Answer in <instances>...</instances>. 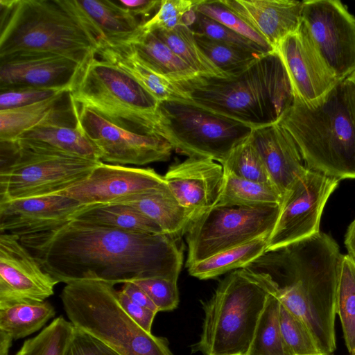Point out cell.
Wrapping results in <instances>:
<instances>
[{
    "instance_id": "obj_1",
    "label": "cell",
    "mask_w": 355,
    "mask_h": 355,
    "mask_svg": "<svg viewBox=\"0 0 355 355\" xmlns=\"http://www.w3.org/2000/svg\"><path fill=\"white\" fill-rule=\"evenodd\" d=\"M44 271L66 284L98 279L115 285L137 279L178 281L181 238L135 233L72 218L15 234Z\"/></svg>"
},
{
    "instance_id": "obj_2",
    "label": "cell",
    "mask_w": 355,
    "mask_h": 355,
    "mask_svg": "<svg viewBox=\"0 0 355 355\" xmlns=\"http://www.w3.org/2000/svg\"><path fill=\"white\" fill-rule=\"evenodd\" d=\"M343 254L336 241L318 232L266 251L247 267L267 273L277 284L281 304L309 329L322 354L336 348V295Z\"/></svg>"
},
{
    "instance_id": "obj_3",
    "label": "cell",
    "mask_w": 355,
    "mask_h": 355,
    "mask_svg": "<svg viewBox=\"0 0 355 355\" xmlns=\"http://www.w3.org/2000/svg\"><path fill=\"white\" fill-rule=\"evenodd\" d=\"M178 84L194 104L252 129L278 123L295 100L289 76L276 50L238 76H197Z\"/></svg>"
},
{
    "instance_id": "obj_4",
    "label": "cell",
    "mask_w": 355,
    "mask_h": 355,
    "mask_svg": "<svg viewBox=\"0 0 355 355\" xmlns=\"http://www.w3.org/2000/svg\"><path fill=\"white\" fill-rule=\"evenodd\" d=\"M278 123L308 168L338 180L355 179V129L345 79L312 103L295 98Z\"/></svg>"
},
{
    "instance_id": "obj_5",
    "label": "cell",
    "mask_w": 355,
    "mask_h": 355,
    "mask_svg": "<svg viewBox=\"0 0 355 355\" xmlns=\"http://www.w3.org/2000/svg\"><path fill=\"white\" fill-rule=\"evenodd\" d=\"M98 44L70 0H0V58L50 53L83 64Z\"/></svg>"
},
{
    "instance_id": "obj_6",
    "label": "cell",
    "mask_w": 355,
    "mask_h": 355,
    "mask_svg": "<svg viewBox=\"0 0 355 355\" xmlns=\"http://www.w3.org/2000/svg\"><path fill=\"white\" fill-rule=\"evenodd\" d=\"M272 288L269 275L248 267L226 276L202 304L205 316L196 351L203 355H247Z\"/></svg>"
},
{
    "instance_id": "obj_7",
    "label": "cell",
    "mask_w": 355,
    "mask_h": 355,
    "mask_svg": "<svg viewBox=\"0 0 355 355\" xmlns=\"http://www.w3.org/2000/svg\"><path fill=\"white\" fill-rule=\"evenodd\" d=\"M72 324L119 355H173L165 338L140 327L125 311L114 285L98 279L66 284L60 294Z\"/></svg>"
},
{
    "instance_id": "obj_8",
    "label": "cell",
    "mask_w": 355,
    "mask_h": 355,
    "mask_svg": "<svg viewBox=\"0 0 355 355\" xmlns=\"http://www.w3.org/2000/svg\"><path fill=\"white\" fill-rule=\"evenodd\" d=\"M70 92L76 104L114 124L158 136L160 102L132 76L96 53L83 64Z\"/></svg>"
},
{
    "instance_id": "obj_9",
    "label": "cell",
    "mask_w": 355,
    "mask_h": 355,
    "mask_svg": "<svg viewBox=\"0 0 355 355\" xmlns=\"http://www.w3.org/2000/svg\"><path fill=\"white\" fill-rule=\"evenodd\" d=\"M0 202L55 195L86 179L102 162L0 142Z\"/></svg>"
},
{
    "instance_id": "obj_10",
    "label": "cell",
    "mask_w": 355,
    "mask_h": 355,
    "mask_svg": "<svg viewBox=\"0 0 355 355\" xmlns=\"http://www.w3.org/2000/svg\"><path fill=\"white\" fill-rule=\"evenodd\" d=\"M252 128L202 108L191 101L160 102L158 136L178 153L205 157L222 164L246 140Z\"/></svg>"
},
{
    "instance_id": "obj_11",
    "label": "cell",
    "mask_w": 355,
    "mask_h": 355,
    "mask_svg": "<svg viewBox=\"0 0 355 355\" xmlns=\"http://www.w3.org/2000/svg\"><path fill=\"white\" fill-rule=\"evenodd\" d=\"M281 205L215 206L195 218L187 232V267L220 252L270 236Z\"/></svg>"
},
{
    "instance_id": "obj_12",
    "label": "cell",
    "mask_w": 355,
    "mask_h": 355,
    "mask_svg": "<svg viewBox=\"0 0 355 355\" xmlns=\"http://www.w3.org/2000/svg\"><path fill=\"white\" fill-rule=\"evenodd\" d=\"M338 180L308 168L283 196L266 251L279 249L320 232L324 207Z\"/></svg>"
},
{
    "instance_id": "obj_13",
    "label": "cell",
    "mask_w": 355,
    "mask_h": 355,
    "mask_svg": "<svg viewBox=\"0 0 355 355\" xmlns=\"http://www.w3.org/2000/svg\"><path fill=\"white\" fill-rule=\"evenodd\" d=\"M302 23L339 80L355 73V17L341 1H303Z\"/></svg>"
},
{
    "instance_id": "obj_14",
    "label": "cell",
    "mask_w": 355,
    "mask_h": 355,
    "mask_svg": "<svg viewBox=\"0 0 355 355\" xmlns=\"http://www.w3.org/2000/svg\"><path fill=\"white\" fill-rule=\"evenodd\" d=\"M77 105L78 125L100 150L101 162L142 166L170 159L173 148L164 138L130 131L85 106Z\"/></svg>"
},
{
    "instance_id": "obj_15",
    "label": "cell",
    "mask_w": 355,
    "mask_h": 355,
    "mask_svg": "<svg viewBox=\"0 0 355 355\" xmlns=\"http://www.w3.org/2000/svg\"><path fill=\"white\" fill-rule=\"evenodd\" d=\"M58 283L16 235L0 233V309L19 302H44L53 295Z\"/></svg>"
},
{
    "instance_id": "obj_16",
    "label": "cell",
    "mask_w": 355,
    "mask_h": 355,
    "mask_svg": "<svg viewBox=\"0 0 355 355\" xmlns=\"http://www.w3.org/2000/svg\"><path fill=\"white\" fill-rule=\"evenodd\" d=\"M289 76L295 98L312 103L323 97L339 81L301 24L275 49Z\"/></svg>"
},
{
    "instance_id": "obj_17",
    "label": "cell",
    "mask_w": 355,
    "mask_h": 355,
    "mask_svg": "<svg viewBox=\"0 0 355 355\" xmlns=\"http://www.w3.org/2000/svg\"><path fill=\"white\" fill-rule=\"evenodd\" d=\"M83 64L50 53H19L0 58V91L71 90Z\"/></svg>"
},
{
    "instance_id": "obj_18",
    "label": "cell",
    "mask_w": 355,
    "mask_h": 355,
    "mask_svg": "<svg viewBox=\"0 0 355 355\" xmlns=\"http://www.w3.org/2000/svg\"><path fill=\"white\" fill-rule=\"evenodd\" d=\"M166 184L153 168L101 162L83 181L55 195L67 196L89 205L109 204L118 199Z\"/></svg>"
},
{
    "instance_id": "obj_19",
    "label": "cell",
    "mask_w": 355,
    "mask_h": 355,
    "mask_svg": "<svg viewBox=\"0 0 355 355\" xmlns=\"http://www.w3.org/2000/svg\"><path fill=\"white\" fill-rule=\"evenodd\" d=\"M164 178L194 220L216 206L223 186L224 172L222 165L211 159L189 157L171 165Z\"/></svg>"
},
{
    "instance_id": "obj_20",
    "label": "cell",
    "mask_w": 355,
    "mask_h": 355,
    "mask_svg": "<svg viewBox=\"0 0 355 355\" xmlns=\"http://www.w3.org/2000/svg\"><path fill=\"white\" fill-rule=\"evenodd\" d=\"M249 138L272 184L284 196L308 169L295 141L279 123L253 129Z\"/></svg>"
},
{
    "instance_id": "obj_21",
    "label": "cell",
    "mask_w": 355,
    "mask_h": 355,
    "mask_svg": "<svg viewBox=\"0 0 355 355\" xmlns=\"http://www.w3.org/2000/svg\"><path fill=\"white\" fill-rule=\"evenodd\" d=\"M257 31L275 50L302 24L303 1L219 0Z\"/></svg>"
},
{
    "instance_id": "obj_22",
    "label": "cell",
    "mask_w": 355,
    "mask_h": 355,
    "mask_svg": "<svg viewBox=\"0 0 355 355\" xmlns=\"http://www.w3.org/2000/svg\"><path fill=\"white\" fill-rule=\"evenodd\" d=\"M47 124L78 125V105L70 90L28 105L0 110V142L14 141L24 132Z\"/></svg>"
},
{
    "instance_id": "obj_23",
    "label": "cell",
    "mask_w": 355,
    "mask_h": 355,
    "mask_svg": "<svg viewBox=\"0 0 355 355\" xmlns=\"http://www.w3.org/2000/svg\"><path fill=\"white\" fill-rule=\"evenodd\" d=\"M86 206L73 198L59 195L0 202V233L15 234L64 220Z\"/></svg>"
},
{
    "instance_id": "obj_24",
    "label": "cell",
    "mask_w": 355,
    "mask_h": 355,
    "mask_svg": "<svg viewBox=\"0 0 355 355\" xmlns=\"http://www.w3.org/2000/svg\"><path fill=\"white\" fill-rule=\"evenodd\" d=\"M96 54L127 72L159 102L190 101L178 83L153 71L125 42L101 40Z\"/></svg>"
},
{
    "instance_id": "obj_25",
    "label": "cell",
    "mask_w": 355,
    "mask_h": 355,
    "mask_svg": "<svg viewBox=\"0 0 355 355\" xmlns=\"http://www.w3.org/2000/svg\"><path fill=\"white\" fill-rule=\"evenodd\" d=\"M111 203L129 206L156 223L162 232L181 238L193 220L191 212L182 206L165 185L132 194Z\"/></svg>"
},
{
    "instance_id": "obj_26",
    "label": "cell",
    "mask_w": 355,
    "mask_h": 355,
    "mask_svg": "<svg viewBox=\"0 0 355 355\" xmlns=\"http://www.w3.org/2000/svg\"><path fill=\"white\" fill-rule=\"evenodd\" d=\"M80 19L101 40L125 42L135 35L142 23L129 11L110 0H70Z\"/></svg>"
},
{
    "instance_id": "obj_27",
    "label": "cell",
    "mask_w": 355,
    "mask_h": 355,
    "mask_svg": "<svg viewBox=\"0 0 355 355\" xmlns=\"http://www.w3.org/2000/svg\"><path fill=\"white\" fill-rule=\"evenodd\" d=\"M41 150L101 161V152L77 126L47 124L33 128L14 141Z\"/></svg>"
},
{
    "instance_id": "obj_28",
    "label": "cell",
    "mask_w": 355,
    "mask_h": 355,
    "mask_svg": "<svg viewBox=\"0 0 355 355\" xmlns=\"http://www.w3.org/2000/svg\"><path fill=\"white\" fill-rule=\"evenodd\" d=\"M122 42L129 44L153 71L173 83L187 81L198 76L153 32L139 28L135 35Z\"/></svg>"
},
{
    "instance_id": "obj_29",
    "label": "cell",
    "mask_w": 355,
    "mask_h": 355,
    "mask_svg": "<svg viewBox=\"0 0 355 355\" xmlns=\"http://www.w3.org/2000/svg\"><path fill=\"white\" fill-rule=\"evenodd\" d=\"M71 218L85 223L130 232L160 234V227L136 209L122 204H94Z\"/></svg>"
},
{
    "instance_id": "obj_30",
    "label": "cell",
    "mask_w": 355,
    "mask_h": 355,
    "mask_svg": "<svg viewBox=\"0 0 355 355\" xmlns=\"http://www.w3.org/2000/svg\"><path fill=\"white\" fill-rule=\"evenodd\" d=\"M268 238L269 236H265L220 252L191 265L187 268L188 272L199 279H208L243 268L266 252Z\"/></svg>"
},
{
    "instance_id": "obj_31",
    "label": "cell",
    "mask_w": 355,
    "mask_h": 355,
    "mask_svg": "<svg viewBox=\"0 0 355 355\" xmlns=\"http://www.w3.org/2000/svg\"><path fill=\"white\" fill-rule=\"evenodd\" d=\"M47 301L19 302L0 309V331L13 340L24 338L37 331L55 315Z\"/></svg>"
},
{
    "instance_id": "obj_32",
    "label": "cell",
    "mask_w": 355,
    "mask_h": 355,
    "mask_svg": "<svg viewBox=\"0 0 355 355\" xmlns=\"http://www.w3.org/2000/svg\"><path fill=\"white\" fill-rule=\"evenodd\" d=\"M282 195L269 184L250 181L230 173H224L222 191L218 207H257L281 205Z\"/></svg>"
},
{
    "instance_id": "obj_33",
    "label": "cell",
    "mask_w": 355,
    "mask_h": 355,
    "mask_svg": "<svg viewBox=\"0 0 355 355\" xmlns=\"http://www.w3.org/2000/svg\"><path fill=\"white\" fill-rule=\"evenodd\" d=\"M199 76L227 78L198 44L193 31L187 25L153 32Z\"/></svg>"
},
{
    "instance_id": "obj_34",
    "label": "cell",
    "mask_w": 355,
    "mask_h": 355,
    "mask_svg": "<svg viewBox=\"0 0 355 355\" xmlns=\"http://www.w3.org/2000/svg\"><path fill=\"white\" fill-rule=\"evenodd\" d=\"M276 289L277 284L273 281L272 291L258 320L247 355H291L282 334L281 302Z\"/></svg>"
},
{
    "instance_id": "obj_35",
    "label": "cell",
    "mask_w": 355,
    "mask_h": 355,
    "mask_svg": "<svg viewBox=\"0 0 355 355\" xmlns=\"http://www.w3.org/2000/svg\"><path fill=\"white\" fill-rule=\"evenodd\" d=\"M336 313L339 315L346 347L355 354V261L343 254L336 295Z\"/></svg>"
},
{
    "instance_id": "obj_36",
    "label": "cell",
    "mask_w": 355,
    "mask_h": 355,
    "mask_svg": "<svg viewBox=\"0 0 355 355\" xmlns=\"http://www.w3.org/2000/svg\"><path fill=\"white\" fill-rule=\"evenodd\" d=\"M194 35L200 49L227 78L241 74L266 54L217 41L203 34L194 33Z\"/></svg>"
},
{
    "instance_id": "obj_37",
    "label": "cell",
    "mask_w": 355,
    "mask_h": 355,
    "mask_svg": "<svg viewBox=\"0 0 355 355\" xmlns=\"http://www.w3.org/2000/svg\"><path fill=\"white\" fill-rule=\"evenodd\" d=\"M74 330L70 321L59 316L37 335L26 340L15 355H64Z\"/></svg>"
},
{
    "instance_id": "obj_38",
    "label": "cell",
    "mask_w": 355,
    "mask_h": 355,
    "mask_svg": "<svg viewBox=\"0 0 355 355\" xmlns=\"http://www.w3.org/2000/svg\"><path fill=\"white\" fill-rule=\"evenodd\" d=\"M249 137L236 146L220 164L224 173L232 174L252 182L274 185Z\"/></svg>"
},
{
    "instance_id": "obj_39",
    "label": "cell",
    "mask_w": 355,
    "mask_h": 355,
    "mask_svg": "<svg viewBox=\"0 0 355 355\" xmlns=\"http://www.w3.org/2000/svg\"><path fill=\"white\" fill-rule=\"evenodd\" d=\"M195 9L198 12L253 41L268 51H275L263 37L219 0H199Z\"/></svg>"
},
{
    "instance_id": "obj_40",
    "label": "cell",
    "mask_w": 355,
    "mask_h": 355,
    "mask_svg": "<svg viewBox=\"0 0 355 355\" xmlns=\"http://www.w3.org/2000/svg\"><path fill=\"white\" fill-rule=\"evenodd\" d=\"M280 326L284 343L291 355L322 354L304 323L282 304Z\"/></svg>"
},
{
    "instance_id": "obj_41",
    "label": "cell",
    "mask_w": 355,
    "mask_h": 355,
    "mask_svg": "<svg viewBox=\"0 0 355 355\" xmlns=\"http://www.w3.org/2000/svg\"><path fill=\"white\" fill-rule=\"evenodd\" d=\"M199 0H162L157 12L140 30L146 32L171 30L184 24L187 15L198 4Z\"/></svg>"
},
{
    "instance_id": "obj_42",
    "label": "cell",
    "mask_w": 355,
    "mask_h": 355,
    "mask_svg": "<svg viewBox=\"0 0 355 355\" xmlns=\"http://www.w3.org/2000/svg\"><path fill=\"white\" fill-rule=\"evenodd\" d=\"M190 28L195 33L203 34L217 41L254 52L270 53L253 41L235 33L219 22L196 10V19Z\"/></svg>"
},
{
    "instance_id": "obj_43",
    "label": "cell",
    "mask_w": 355,
    "mask_h": 355,
    "mask_svg": "<svg viewBox=\"0 0 355 355\" xmlns=\"http://www.w3.org/2000/svg\"><path fill=\"white\" fill-rule=\"evenodd\" d=\"M131 282L147 293L158 311H171L178 306L177 281L155 277L137 279Z\"/></svg>"
},
{
    "instance_id": "obj_44",
    "label": "cell",
    "mask_w": 355,
    "mask_h": 355,
    "mask_svg": "<svg viewBox=\"0 0 355 355\" xmlns=\"http://www.w3.org/2000/svg\"><path fill=\"white\" fill-rule=\"evenodd\" d=\"M64 90L19 88L0 91V110L28 105L51 98Z\"/></svg>"
},
{
    "instance_id": "obj_45",
    "label": "cell",
    "mask_w": 355,
    "mask_h": 355,
    "mask_svg": "<svg viewBox=\"0 0 355 355\" xmlns=\"http://www.w3.org/2000/svg\"><path fill=\"white\" fill-rule=\"evenodd\" d=\"M64 355H119L105 344L75 327Z\"/></svg>"
},
{
    "instance_id": "obj_46",
    "label": "cell",
    "mask_w": 355,
    "mask_h": 355,
    "mask_svg": "<svg viewBox=\"0 0 355 355\" xmlns=\"http://www.w3.org/2000/svg\"><path fill=\"white\" fill-rule=\"evenodd\" d=\"M119 300L125 311L140 327L151 332L152 324L157 312L132 302L123 291H118Z\"/></svg>"
},
{
    "instance_id": "obj_47",
    "label": "cell",
    "mask_w": 355,
    "mask_h": 355,
    "mask_svg": "<svg viewBox=\"0 0 355 355\" xmlns=\"http://www.w3.org/2000/svg\"><path fill=\"white\" fill-rule=\"evenodd\" d=\"M116 2L129 11L133 16L141 17L144 24L150 19V16L158 10L161 1L157 0H115ZM142 24V25H143Z\"/></svg>"
},
{
    "instance_id": "obj_48",
    "label": "cell",
    "mask_w": 355,
    "mask_h": 355,
    "mask_svg": "<svg viewBox=\"0 0 355 355\" xmlns=\"http://www.w3.org/2000/svg\"><path fill=\"white\" fill-rule=\"evenodd\" d=\"M121 291L136 304L159 312L147 293L135 283L128 282L123 284Z\"/></svg>"
},
{
    "instance_id": "obj_49",
    "label": "cell",
    "mask_w": 355,
    "mask_h": 355,
    "mask_svg": "<svg viewBox=\"0 0 355 355\" xmlns=\"http://www.w3.org/2000/svg\"><path fill=\"white\" fill-rule=\"evenodd\" d=\"M345 245L348 252L347 254L355 261V218L347 230L345 236Z\"/></svg>"
},
{
    "instance_id": "obj_50",
    "label": "cell",
    "mask_w": 355,
    "mask_h": 355,
    "mask_svg": "<svg viewBox=\"0 0 355 355\" xmlns=\"http://www.w3.org/2000/svg\"><path fill=\"white\" fill-rule=\"evenodd\" d=\"M348 99L355 129V73L345 79Z\"/></svg>"
},
{
    "instance_id": "obj_51",
    "label": "cell",
    "mask_w": 355,
    "mask_h": 355,
    "mask_svg": "<svg viewBox=\"0 0 355 355\" xmlns=\"http://www.w3.org/2000/svg\"><path fill=\"white\" fill-rule=\"evenodd\" d=\"M12 340L8 334L0 331V355H8Z\"/></svg>"
},
{
    "instance_id": "obj_52",
    "label": "cell",
    "mask_w": 355,
    "mask_h": 355,
    "mask_svg": "<svg viewBox=\"0 0 355 355\" xmlns=\"http://www.w3.org/2000/svg\"><path fill=\"white\" fill-rule=\"evenodd\" d=\"M320 355H333V354H320Z\"/></svg>"
},
{
    "instance_id": "obj_53",
    "label": "cell",
    "mask_w": 355,
    "mask_h": 355,
    "mask_svg": "<svg viewBox=\"0 0 355 355\" xmlns=\"http://www.w3.org/2000/svg\"><path fill=\"white\" fill-rule=\"evenodd\" d=\"M352 355H355V354H352Z\"/></svg>"
}]
</instances>
